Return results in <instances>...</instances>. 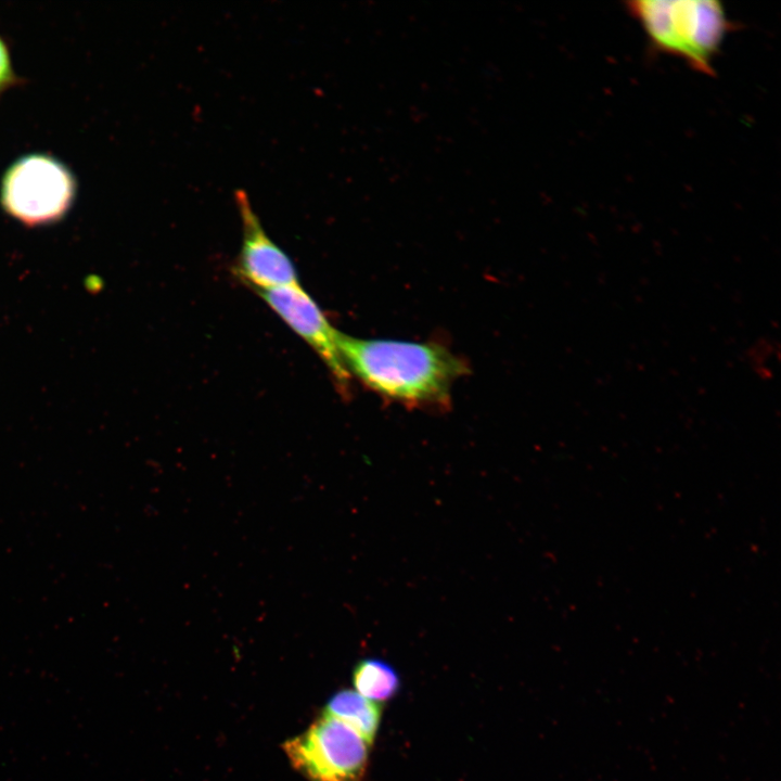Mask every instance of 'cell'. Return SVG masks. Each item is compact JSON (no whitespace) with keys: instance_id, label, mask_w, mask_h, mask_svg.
<instances>
[{"instance_id":"1","label":"cell","mask_w":781,"mask_h":781,"mask_svg":"<svg viewBox=\"0 0 781 781\" xmlns=\"http://www.w3.org/2000/svg\"><path fill=\"white\" fill-rule=\"evenodd\" d=\"M345 369L384 398L413 407H444L466 364L435 343L364 340L340 334Z\"/></svg>"},{"instance_id":"2","label":"cell","mask_w":781,"mask_h":781,"mask_svg":"<svg viewBox=\"0 0 781 781\" xmlns=\"http://www.w3.org/2000/svg\"><path fill=\"white\" fill-rule=\"evenodd\" d=\"M652 48L714 75V62L732 28L725 8L715 0H637L625 3Z\"/></svg>"},{"instance_id":"3","label":"cell","mask_w":781,"mask_h":781,"mask_svg":"<svg viewBox=\"0 0 781 781\" xmlns=\"http://www.w3.org/2000/svg\"><path fill=\"white\" fill-rule=\"evenodd\" d=\"M77 194V180L71 168L47 153L20 156L3 172L0 205L18 222L46 226L63 218Z\"/></svg>"},{"instance_id":"4","label":"cell","mask_w":781,"mask_h":781,"mask_svg":"<svg viewBox=\"0 0 781 781\" xmlns=\"http://www.w3.org/2000/svg\"><path fill=\"white\" fill-rule=\"evenodd\" d=\"M370 745L345 724L325 716L283 745L308 781H364Z\"/></svg>"},{"instance_id":"5","label":"cell","mask_w":781,"mask_h":781,"mask_svg":"<svg viewBox=\"0 0 781 781\" xmlns=\"http://www.w3.org/2000/svg\"><path fill=\"white\" fill-rule=\"evenodd\" d=\"M320 357L338 390L349 393L350 375L338 349L340 332L300 284L255 291Z\"/></svg>"},{"instance_id":"6","label":"cell","mask_w":781,"mask_h":781,"mask_svg":"<svg viewBox=\"0 0 781 781\" xmlns=\"http://www.w3.org/2000/svg\"><path fill=\"white\" fill-rule=\"evenodd\" d=\"M242 221V245L234 271L255 291L299 284L296 268L265 231L244 190L234 192Z\"/></svg>"},{"instance_id":"7","label":"cell","mask_w":781,"mask_h":781,"mask_svg":"<svg viewBox=\"0 0 781 781\" xmlns=\"http://www.w3.org/2000/svg\"><path fill=\"white\" fill-rule=\"evenodd\" d=\"M323 715L345 724L371 746L380 728L382 705L345 689L330 697Z\"/></svg>"},{"instance_id":"8","label":"cell","mask_w":781,"mask_h":781,"mask_svg":"<svg viewBox=\"0 0 781 781\" xmlns=\"http://www.w3.org/2000/svg\"><path fill=\"white\" fill-rule=\"evenodd\" d=\"M355 691L363 697L382 703L399 689V676L386 662L376 658L360 661L353 673Z\"/></svg>"},{"instance_id":"9","label":"cell","mask_w":781,"mask_h":781,"mask_svg":"<svg viewBox=\"0 0 781 781\" xmlns=\"http://www.w3.org/2000/svg\"><path fill=\"white\" fill-rule=\"evenodd\" d=\"M24 82L13 65L10 46L0 33V98L11 88Z\"/></svg>"}]
</instances>
